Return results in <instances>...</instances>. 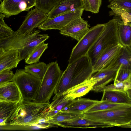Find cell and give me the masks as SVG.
Returning a JSON list of instances; mask_svg holds the SVG:
<instances>
[{
    "mask_svg": "<svg viewBox=\"0 0 131 131\" xmlns=\"http://www.w3.org/2000/svg\"><path fill=\"white\" fill-rule=\"evenodd\" d=\"M83 8L82 0H58L48 13V18Z\"/></svg>",
    "mask_w": 131,
    "mask_h": 131,
    "instance_id": "9a60e30c",
    "label": "cell"
},
{
    "mask_svg": "<svg viewBox=\"0 0 131 131\" xmlns=\"http://www.w3.org/2000/svg\"><path fill=\"white\" fill-rule=\"evenodd\" d=\"M97 82V80L92 76L90 78L69 89L62 95L65 99L73 100L84 95L92 91Z\"/></svg>",
    "mask_w": 131,
    "mask_h": 131,
    "instance_id": "5bb4252c",
    "label": "cell"
},
{
    "mask_svg": "<svg viewBox=\"0 0 131 131\" xmlns=\"http://www.w3.org/2000/svg\"><path fill=\"white\" fill-rule=\"evenodd\" d=\"M23 100L20 90L15 83L10 82L0 84V101L19 103Z\"/></svg>",
    "mask_w": 131,
    "mask_h": 131,
    "instance_id": "2e32d148",
    "label": "cell"
},
{
    "mask_svg": "<svg viewBox=\"0 0 131 131\" xmlns=\"http://www.w3.org/2000/svg\"><path fill=\"white\" fill-rule=\"evenodd\" d=\"M58 0H36L35 7L48 13L51 10Z\"/></svg>",
    "mask_w": 131,
    "mask_h": 131,
    "instance_id": "836d02e7",
    "label": "cell"
},
{
    "mask_svg": "<svg viewBox=\"0 0 131 131\" xmlns=\"http://www.w3.org/2000/svg\"><path fill=\"white\" fill-rule=\"evenodd\" d=\"M109 8L111 9L109 12L110 16H114L119 18L125 25L129 22L131 23V11L114 7H111Z\"/></svg>",
    "mask_w": 131,
    "mask_h": 131,
    "instance_id": "f546056e",
    "label": "cell"
},
{
    "mask_svg": "<svg viewBox=\"0 0 131 131\" xmlns=\"http://www.w3.org/2000/svg\"><path fill=\"white\" fill-rule=\"evenodd\" d=\"M82 1L84 10L95 14L99 13L102 0H82Z\"/></svg>",
    "mask_w": 131,
    "mask_h": 131,
    "instance_id": "1f68e13d",
    "label": "cell"
},
{
    "mask_svg": "<svg viewBox=\"0 0 131 131\" xmlns=\"http://www.w3.org/2000/svg\"><path fill=\"white\" fill-rule=\"evenodd\" d=\"M49 38V36L47 34L39 33L28 46L18 52L20 61L25 60L39 45L44 42Z\"/></svg>",
    "mask_w": 131,
    "mask_h": 131,
    "instance_id": "cb8c5ba5",
    "label": "cell"
},
{
    "mask_svg": "<svg viewBox=\"0 0 131 131\" xmlns=\"http://www.w3.org/2000/svg\"></svg>",
    "mask_w": 131,
    "mask_h": 131,
    "instance_id": "7bdbcfd3",
    "label": "cell"
},
{
    "mask_svg": "<svg viewBox=\"0 0 131 131\" xmlns=\"http://www.w3.org/2000/svg\"><path fill=\"white\" fill-rule=\"evenodd\" d=\"M5 17L4 15L0 13V39L9 36L14 31L5 23Z\"/></svg>",
    "mask_w": 131,
    "mask_h": 131,
    "instance_id": "e575fe53",
    "label": "cell"
},
{
    "mask_svg": "<svg viewBox=\"0 0 131 131\" xmlns=\"http://www.w3.org/2000/svg\"><path fill=\"white\" fill-rule=\"evenodd\" d=\"M48 16V13L35 7L28 12L17 31L21 34H29L44 21Z\"/></svg>",
    "mask_w": 131,
    "mask_h": 131,
    "instance_id": "8fae6325",
    "label": "cell"
},
{
    "mask_svg": "<svg viewBox=\"0 0 131 131\" xmlns=\"http://www.w3.org/2000/svg\"><path fill=\"white\" fill-rule=\"evenodd\" d=\"M116 18L120 43L123 46L131 47V23L129 22L125 25L120 19Z\"/></svg>",
    "mask_w": 131,
    "mask_h": 131,
    "instance_id": "603a6c76",
    "label": "cell"
},
{
    "mask_svg": "<svg viewBox=\"0 0 131 131\" xmlns=\"http://www.w3.org/2000/svg\"><path fill=\"white\" fill-rule=\"evenodd\" d=\"M0 13L5 18L18 14L24 11H29L36 6V0H7L1 1Z\"/></svg>",
    "mask_w": 131,
    "mask_h": 131,
    "instance_id": "30bf717a",
    "label": "cell"
},
{
    "mask_svg": "<svg viewBox=\"0 0 131 131\" xmlns=\"http://www.w3.org/2000/svg\"><path fill=\"white\" fill-rule=\"evenodd\" d=\"M103 92L101 101H107L116 104H131V100L126 92L114 90H105Z\"/></svg>",
    "mask_w": 131,
    "mask_h": 131,
    "instance_id": "7402d4cb",
    "label": "cell"
},
{
    "mask_svg": "<svg viewBox=\"0 0 131 131\" xmlns=\"http://www.w3.org/2000/svg\"><path fill=\"white\" fill-rule=\"evenodd\" d=\"M48 68L33 101L40 103H50V98L54 92L63 72L57 61L47 64Z\"/></svg>",
    "mask_w": 131,
    "mask_h": 131,
    "instance_id": "277c9868",
    "label": "cell"
},
{
    "mask_svg": "<svg viewBox=\"0 0 131 131\" xmlns=\"http://www.w3.org/2000/svg\"><path fill=\"white\" fill-rule=\"evenodd\" d=\"M48 45L44 42L39 45L25 60V63L30 64L39 62L42 54L47 48Z\"/></svg>",
    "mask_w": 131,
    "mask_h": 131,
    "instance_id": "f1b7e54d",
    "label": "cell"
},
{
    "mask_svg": "<svg viewBox=\"0 0 131 131\" xmlns=\"http://www.w3.org/2000/svg\"><path fill=\"white\" fill-rule=\"evenodd\" d=\"M57 126L71 128H107L106 124L103 123L92 120L83 116L59 123Z\"/></svg>",
    "mask_w": 131,
    "mask_h": 131,
    "instance_id": "e0dca14e",
    "label": "cell"
},
{
    "mask_svg": "<svg viewBox=\"0 0 131 131\" xmlns=\"http://www.w3.org/2000/svg\"><path fill=\"white\" fill-rule=\"evenodd\" d=\"M130 106H131V104H116L101 100L85 112L105 111Z\"/></svg>",
    "mask_w": 131,
    "mask_h": 131,
    "instance_id": "83f0119b",
    "label": "cell"
},
{
    "mask_svg": "<svg viewBox=\"0 0 131 131\" xmlns=\"http://www.w3.org/2000/svg\"><path fill=\"white\" fill-rule=\"evenodd\" d=\"M19 103L9 101H0V119H5L7 122Z\"/></svg>",
    "mask_w": 131,
    "mask_h": 131,
    "instance_id": "484cf974",
    "label": "cell"
},
{
    "mask_svg": "<svg viewBox=\"0 0 131 131\" xmlns=\"http://www.w3.org/2000/svg\"><path fill=\"white\" fill-rule=\"evenodd\" d=\"M119 67L131 72L130 47L123 46L116 58L107 69L117 70Z\"/></svg>",
    "mask_w": 131,
    "mask_h": 131,
    "instance_id": "ffe728a7",
    "label": "cell"
},
{
    "mask_svg": "<svg viewBox=\"0 0 131 131\" xmlns=\"http://www.w3.org/2000/svg\"><path fill=\"white\" fill-rule=\"evenodd\" d=\"M47 68V64L42 62L26 65L24 69L26 72L41 80Z\"/></svg>",
    "mask_w": 131,
    "mask_h": 131,
    "instance_id": "4316f807",
    "label": "cell"
},
{
    "mask_svg": "<svg viewBox=\"0 0 131 131\" xmlns=\"http://www.w3.org/2000/svg\"><path fill=\"white\" fill-rule=\"evenodd\" d=\"M84 10L83 8H82L52 18H48L38 27L44 31L51 29L61 31L72 21L81 17Z\"/></svg>",
    "mask_w": 131,
    "mask_h": 131,
    "instance_id": "9c48e42d",
    "label": "cell"
},
{
    "mask_svg": "<svg viewBox=\"0 0 131 131\" xmlns=\"http://www.w3.org/2000/svg\"><path fill=\"white\" fill-rule=\"evenodd\" d=\"M105 24H98L90 28L86 34L73 48L69 60L70 64L80 58L86 55L104 30Z\"/></svg>",
    "mask_w": 131,
    "mask_h": 131,
    "instance_id": "52a82bcc",
    "label": "cell"
},
{
    "mask_svg": "<svg viewBox=\"0 0 131 131\" xmlns=\"http://www.w3.org/2000/svg\"><path fill=\"white\" fill-rule=\"evenodd\" d=\"M82 116L83 114L60 111L53 116L48 117L47 122L56 127H57V125L59 123L70 120Z\"/></svg>",
    "mask_w": 131,
    "mask_h": 131,
    "instance_id": "d4e9b609",
    "label": "cell"
},
{
    "mask_svg": "<svg viewBox=\"0 0 131 131\" xmlns=\"http://www.w3.org/2000/svg\"><path fill=\"white\" fill-rule=\"evenodd\" d=\"M50 104L23 100L7 123L12 126H33L39 119L46 117L50 109Z\"/></svg>",
    "mask_w": 131,
    "mask_h": 131,
    "instance_id": "7a4b0ae2",
    "label": "cell"
},
{
    "mask_svg": "<svg viewBox=\"0 0 131 131\" xmlns=\"http://www.w3.org/2000/svg\"><path fill=\"white\" fill-rule=\"evenodd\" d=\"M20 60L17 49L6 51L0 48V72L6 69L16 68Z\"/></svg>",
    "mask_w": 131,
    "mask_h": 131,
    "instance_id": "ac0fdd59",
    "label": "cell"
},
{
    "mask_svg": "<svg viewBox=\"0 0 131 131\" xmlns=\"http://www.w3.org/2000/svg\"><path fill=\"white\" fill-rule=\"evenodd\" d=\"M105 24L104 30L87 54L93 67L102 53L120 43L116 18H114Z\"/></svg>",
    "mask_w": 131,
    "mask_h": 131,
    "instance_id": "3957f363",
    "label": "cell"
},
{
    "mask_svg": "<svg viewBox=\"0 0 131 131\" xmlns=\"http://www.w3.org/2000/svg\"><path fill=\"white\" fill-rule=\"evenodd\" d=\"M83 116L105 124L107 128L121 127L131 122V106L92 112H85Z\"/></svg>",
    "mask_w": 131,
    "mask_h": 131,
    "instance_id": "5b68a950",
    "label": "cell"
},
{
    "mask_svg": "<svg viewBox=\"0 0 131 131\" xmlns=\"http://www.w3.org/2000/svg\"><path fill=\"white\" fill-rule=\"evenodd\" d=\"M123 47L119 43L102 53L93 67L94 73L107 68L116 58Z\"/></svg>",
    "mask_w": 131,
    "mask_h": 131,
    "instance_id": "4fadbf2b",
    "label": "cell"
},
{
    "mask_svg": "<svg viewBox=\"0 0 131 131\" xmlns=\"http://www.w3.org/2000/svg\"><path fill=\"white\" fill-rule=\"evenodd\" d=\"M14 74L10 70L6 69L0 72V84L11 82Z\"/></svg>",
    "mask_w": 131,
    "mask_h": 131,
    "instance_id": "74e56055",
    "label": "cell"
},
{
    "mask_svg": "<svg viewBox=\"0 0 131 131\" xmlns=\"http://www.w3.org/2000/svg\"><path fill=\"white\" fill-rule=\"evenodd\" d=\"M40 30L34 29L26 35L19 33L17 30L8 37L0 39V48L6 51L17 49L18 52L28 46L40 33Z\"/></svg>",
    "mask_w": 131,
    "mask_h": 131,
    "instance_id": "ba28073f",
    "label": "cell"
},
{
    "mask_svg": "<svg viewBox=\"0 0 131 131\" xmlns=\"http://www.w3.org/2000/svg\"><path fill=\"white\" fill-rule=\"evenodd\" d=\"M94 73L93 66L86 55L68 64L55 90L53 100L68 90L90 78Z\"/></svg>",
    "mask_w": 131,
    "mask_h": 131,
    "instance_id": "6da1fadb",
    "label": "cell"
},
{
    "mask_svg": "<svg viewBox=\"0 0 131 131\" xmlns=\"http://www.w3.org/2000/svg\"><path fill=\"white\" fill-rule=\"evenodd\" d=\"M131 76L130 71L119 67L114 80V83L129 80Z\"/></svg>",
    "mask_w": 131,
    "mask_h": 131,
    "instance_id": "8d00e7d4",
    "label": "cell"
},
{
    "mask_svg": "<svg viewBox=\"0 0 131 131\" xmlns=\"http://www.w3.org/2000/svg\"><path fill=\"white\" fill-rule=\"evenodd\" d=\"M129 80L131 81V76L129 79Z\"/></svg>",
    "mask_w": 131,
    "mask_h": 131,
    "instance_id": "60d3db41",
    "label": "cell"
},
{
    "mask_svg": "<svg viewBox=\"0 0 131 131\" xmlns=\"http://www.w3.org/2000/svg\"><path fill=\"white\" fill-rule=\"evenodd\" d=\"M109 8L114 7L122 8L131 11V0H108Z\"/></svg>",
    "mask_w": 131,
    "mask_h": 131,
    "instance_id": "d590c367",
    "label": "cell"
},
{
    "mask_svg": "<svg viewBox=\"0 0 131 131\" xmlns=\"http://www.w3.org/2000/svg\"><path fill=\"white\" fill-rule=\"evenodd\" d=\"M60 111L52 110L50 108L49 111L46 117L49 118L51 117L56 115Z\"/></svg>",
    "mask_w": 131,
    "mask_h": 131,
    "instance_id": "f35d334b",
    "label": "cell"
},
{
    "mask_svg": "<svg viewBox=\"0 0 131 131\" xmlns=\"http://www.w3.org/2000/svg\"><path fill=\"white\" fill-rule=\"evenodd\" d=\"M131 88V81L129 80L114 83L106 85L95 90L96 92H103L105 90H114L126 92L127 89Z\"/></svg>",
    "mask_w": 131,
    "mask_h": 131,
    "instance_id": "4dcf8cb0",
    "label": "cell"
},
{
    "mask_svg": "<svg viewBox=\"0 0 131 131\" xmlns=\"http://www.w3.org/2000/svg\"><path fill=\"white\" fill-rule=\"evenodd\" d=\"M53 100V101L50 104V108L59 111H61L72 101L65 99L63 95L60 96Z\"/></svg>",
    "mask_w": 131,
    "mask_h": 131,
    "instance_id": "d6a6232c",
    "label": "cell"
},
{
    "mask_svg": "<svg viewBox=\"0 0 131 131\" xmlns=\"http://www.w3.org/2000/svg\"><path fill=\"white\" fill-rule=\"evenodd\" d=\"M87 21L80 17L69 23L60 33L61 35L70 37L78 41L88 32L90 28Z\"/></svg>",
    "mask_w": 131,
    "mask_h": 131,
    "instance_id": "7c38bea8",
    "label": "cell"
},
{
    "mask_svg": "<svg viewBox=\"0 0 131 131\" xmlns=\"http://www.w3.org/2000/svg\"><path fill=\"white\" fill-rule=\"evenodd\" d=\"M41 80L26 72L24 69L16 70L11 82L19 88L23 100L33 101L40 84Z\"/></svg>",
    "mask_w": 131,
    "mask_h": 131,
    "instance_id": "8992f818",
    "label": "cell"
},
{
    "mask_svg": "<svg viewBox=\"0 0 131 131\" xmlns=\"http://www.w3.org/2000/svg\"><path fill=\"white\" fill-rule=\"evenodd\" d=\"M117 70L111 69L102 70L97 72L92 76L97 80L92 91L103 87L111 81L114 80Z\"/></svg>",
    "mask_w": 131,
    "mask_h": 131,
    "instance_id": "44dd1931",
    "label": "cell"
},
{
    "mask_svg": "<svg viewBox=\"0 0 131 131\" xmlns=\"http://www.w3.org/2000/svg\"><path fill=\"white\" fill-rule=\"evenodd\" d=\"M126 92L128 97L131 100V88L127 90L126 91Z\"/></svg>",
    "mask_w": 131,
    "mask_h": 131,
    "instance_id": "ab89813d",
    "label": "cell"
},
{
    "mask_svg": "<svg viewBox=\"0 0 131 131\" xmlns=\"http://www.w3.org/2000/svg\"><path fill=\"white\" fill-rule=\"evenodd\" d=\"M99 101L85 98L75 99L61 111L83 114Z\"/></svg>",
    "mask_w": 131,
    "mask_h": 131,
    "instance_id": "d6986e66",
    "label": "cell"
},
{
    "mask_svg": "<svg viewBox=\"0 0 131 131\" xmlns=\"http://www.w3.org/2000/svg\"><path fill=\"white\" fill-rule=\"evenodd\" d=\"M2 1H6V0H2Z\"/></svg>",
    "mask_w": 131,
    "mask_h": 131,
    "instance_id": "b9f144b4",
    "label": "cell"
}]
</instances>
